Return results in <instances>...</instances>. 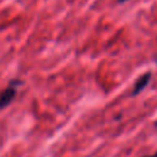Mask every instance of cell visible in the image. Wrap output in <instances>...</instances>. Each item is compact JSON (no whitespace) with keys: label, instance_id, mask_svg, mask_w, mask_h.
Listing matches in <instances>:
<instances>
[{"label":"cell","instance_id":"6da1fadb","mask_svg":"<svg viewBox=\"0 0 157 157\" xmlns=\"http://www.w3.org/2000/svg\"><path fill=\"white\" fill-rule=\"evenodd\" d=\"M18 82H11L9 87H6L1 93H0V109L5 108L7 104L11 103V101L15 98L16 94V87L18 86Z\"/></svg>","mask_w":157,"mask_h":157},{"label":"cell","instance_id":"5b68a950","mask_svg":"<svg viewBox=\"0 0 157 157\" xmlns=\"http://www.w3.org/2000/svg\"><path fill=\"white\" fill-rule=\"evenodd\" d=\"M155 61H156V64H157V59H156V60H155Z\"/></svg>","mask_w":157,"mask_h":157},{"label":"cell","instance_id":"7a4b0ae2","mask_svg":"<svg viewBox=\"0 0 157 157\" xmlns=\"http://www.w3.org/2000/svg\"><path fill=\"white\" fill-rule=\"evenodd\" d=\"M150 80H151V72H145L144 75H141L137 80H136V82H135V85H134V88H132V91H131V94L132 96H136V94H139L144 88H146V86L150 83Z\"/></svg>","mask_w":157,"mask_h":157},{"label":"cell","instance_id":"3957f363","mask_svg":"<svg viewBox=\"0 0 157 157\" xmlns=\"http://www.w3.org/2000/svg\"><path fill=\"white\" fill-rule=\"evenodd\" d=\"M145 157H157V152H155L153 155H150V156H145Z\"/></svg>","mask_w":157,"mask_h":157},{"label":"cell","instance_id":"277c9868","mask_svg":"<svg viewBox=\"0 0 157 157\" xmlns=\"http://www.w3.org/2000/svg\"><path fill=\"white\" fill-rule=\"evenodd\" d=\"M125 1H128V0H118V2H119V4H121V2H125Z\"/></svg>","mask_w":157,"mask_h":157}]
</instances>
